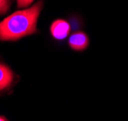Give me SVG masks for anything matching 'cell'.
I'll return each mask as SVG.
<instances>
[{
    "instance_id": "cell-4",
    "label": "cell",
    "mask_w": 128,
    "mask_h": 121,
    "mask_svg": "<svg viewBox=\"0 0 128 121\" xmlns=\"http://www.w3.org/2000/svg\"><path fill=\"white\" fill-rule=\"evenodd\" d=\"M16 75L6 64L0 62V93L5 92L14 85Z\"/></svg>"
},
{
    "instance_id": "cell-5",
    "label": "cell",
    "mask_w": 128,
    "mask_h": 121,
    "mask_svg": "<svg viewBox=\"0 0 128 121\" xmlns=\"http://www.w3.org/2000/svg\"><path fill=\"white\" fill-rule=\"evenodd\" d=\"M9 4H10V0H0V14L8 11Z\"/></svg>"
},
{
    "instance_id": "cell-6",
    "label": "cell",
    "mask_w": 128,
    "mask_h": 121,
    "mask_svg": "<svg viewBox=\"0 0 128 121\" xmlns=\"http://www.w3.org/2000/svg\"><path fill=\"white\" fill-rule=\"evenodd\" d=\"M16 1H18V8H25V7L29 6L35 0H16Z\"/></svg>"
},
{
    "instance_id": "cell-2",
    "label": "cell",
    "mask_w": 128,
    "mask_h": 121,
    "mask_svg": "<svg viewBox=\"0 0 128 121\" xmlns=\"http://www.w3.org/2000/svg\"><path fill=\"white\" fill-rule=\"evenodd\" d=\"M50 35L56 40H64L70 32V25L64 19H55L49 28Z\"/></svg>"
},
{
    "instance_id": "cell-1",
    "label": "cell",
    "mask_w": 128,
    "mask_h": 121,
    "mask_svg": "<svg viewBox=\"0 0 128 121\" xmlns=\"http://www.w3.org/2000/svg\"><path fill=\"white\" fill-rule=\"evenodd\" d=\"M44 2L38 1L28 9L16 11L0 22V40L16 41L38 33L37 23Z\"/></svg>"
},
{
    "instance_id": "cell-3",
    "label": "cell",
    "mask_w": 128,
    "mask_h": 121,
    "mask_svg": "<svg viewBox=\"0 0 128 121\" xmlns=\"http://www.w3.org/2000/svg\"><path fill=\"white\" fill-rule=\"evenodd\" d=\"M68 44L71 50L82 52L89 47L90 38L84 31H77L70 35V37L68 38Z\"/></svg>"
},
{
    "instance_id": "cell-7",
    "label": "cell",
    "mask_w": 128,
    "mask_h": 121,
    "mask_svg": "<svg viewBox=\"0 0 128 121\" xmlns=\"http://www.w3.org/2000/svg\"><path fill=\"white\" fill-rule=\"evenodd\" d=\"M0 121H10V120L7 118L6 116H4V115H0Z\"/></svg>"
}]
</instances>
